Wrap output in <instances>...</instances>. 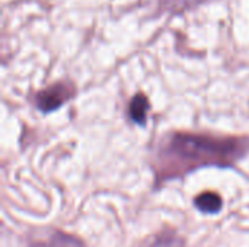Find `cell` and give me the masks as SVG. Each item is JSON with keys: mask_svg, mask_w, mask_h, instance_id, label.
I'll return each instance as SVG.
<instances>
[{"mask_svg": "<svg viewBox=\"0 0 249 247\" xmlns=\"http://www.w3.org/2000/svg\"><path fill=\"white\" fill-rule=\"evenodd\" d=\"M74 95V87L73 84L67 82H60L54 83L44 90H39L35 95V103L36 108L42 112H53L63 106L70 98Z\"/></svg>", "mask_w": 249, "mask_h": 247, "instance_id": "7a4b0ae2", "label": "cell"}, {"mask_svg": "<svg viewBox=\"0 0 249 247\" xmlns=\"http://www.w3.org/2000/svg\"><path fill=\"white\" fill-rule=\"evenodd\" d=\"M210 0H159V7L160 10L171 13V15H178L191 9L198 7L200 4H204Z\"/></svg>", "mask_w": 249, "mask_h": 247, "instance_id": "3957f363", "label": "cell"}, {"mask_svg": "<svg viewBox=\"0 0 249 247\" xmlns=\"http://www.w3.org/2000/svg\"><path fill=\"white\" fill-rule=\"evenodd\" d=\"M149 108H150L149 99L143 93H137L131 99L130 106H128V114H130L131 121H134L137 124H144Z\"/></svg>", "mask_w": 249, "mask_h": 247, "instance_id": "277c9868", "label": "cell"}, {"mask_svg": "<svg viewBox=\"0 0 249 247\" xmlns=\"http://www.w3.org/2000/svg\"><path fill=\"white\" fill-rule=\"evenodd\" d=\"M247 140L174 134L160 151V176L175 178L201 166H229L247 151Z\"/></svg>", "mask_w": 249, "mask_h": 247, "instance_id": "6da1fadb", "label": "cell"}, {"mask_svg": "<svg viewBox=\"0 0 249 247\" xmlns=\"http://www.w3.org/2000/svg\"><path fill=\"white\" fill-rule=\"evenodd\" d=\"M35 247H85L83 242L74 236L64 233H54L45 243H38Z\"/></svg>", "mask_w": 249, "mask_h": 247, "instance_id": "52a82bcc", "label": "cell"}, {"mask_svg": "<svg viewBox=\"0 0 249 247\" xmlns=\"http://www.w3.org/2000/svg\"><path fill=\"white\" fill-rule=\"evenodd\" d=\"M196 207L206 214H216L222 210V199L214 192H204L196 198Z\"/></svg>", "mask_w": 249, "mask_h": 247, "instance_id": "5b68a950", "label": "cell"}, {"mask_svg": "<svg viewBox=\"0 0 249 247\" xmlns=\"http://www.w3.org/2000/svg\"><path fill=\"white\" fill-rule=\"evenodd\" d=\"M144 247H184V240L174 231H162L152 237Z\"/></svg>", "mask_w": 249, "mask_h": 247, "instance_id": "8992f818", "label": "cell"}]
</instances>
